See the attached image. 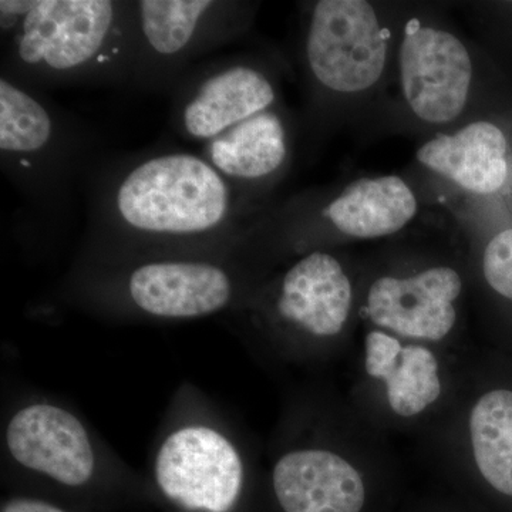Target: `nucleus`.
I'll return each instance as SVG.
<instances>
[{
    "label": "nucleus",
    "mask_w": 512,
    "mask_h": 512,
    "mask_svg": "<svg viewBox=\"0 0 512 512\" xmlns=\"http://www.w3.org/2000/svg\"><path fill=\"white\" fill-rule=\"evenodd\" d=\"M478 470L495 490L512 497V392L484 394L470 417Z\"/></svg>",
    "instance_id": "nucleus-16"
},
{
    "label": "nucleus",
    "mask_w": 512,
    "mask_h": 512,
    "mask_svg": "<svg viewBox=\"0 0 512 512\" xmlns=\"http://www.w3.org/2000/svg\"><path fill=\"white\" fill-rule=\"evenodd\" d=\"M2 512H66L45 503V501L32 500V498H13L3 504Z\"/></svg>",
    "instance_id": "nucleus-18"
},
{
    "label": "nucleus",
    "mask_w": 512,
    "mask_h": 512,
    "mask_svg": "<svg viewBox=\"0 0 512 512\" xmlns=\"http://www.w3.org/2000/svg\"><path fill=\"white\" fill-rule=\"evenodd\" d=\"M242 6L224 0L131 2L130 83L174 90L191 63L237 35L244 22Z\"/></svg>",
    "instance_id": "nucleus-3"
},
{
    "label": "nucleus",
    "mask_w": 512,
    "mask_h": 512,
    "mask_svg": "<svg viewBox=\"0 0 512 512\" xmlns=\"http://www.w3.org/2000/svg\"><path fill=\"white\" fill-rule=\"evenodd\" d=\"M507 150V138L500 128L477 121L454 136L439 134L427 141L417 151V158L468 191L491 194L507 180Z\"/></svg>",
    "instance_id": "nucleus-13"
},
{
    "label": "nucleus",
    "mask_w": 512,
    "mask_h": 512,
    "mask_svg": "<svg viewBox=\"0 0 512 512\" xmlns=\"http://www.w3.org/2000/svg\"><path fill=\"white\" fill-rule=\"evenodd\" d=\"M96 222L111 237L150 248L224 242L237 188L195 151L138 157L101 184Z\"/></svg>",
    "instance_id": "nucleus-1"
},
{
    "label": "nucleus",
    "mask_w": 512,
    "mask_h": 512,
    "mask_svg": "<svg viewBox=\"0 0 512 512\" xmlns=\"http://www.w3.org/2000/svg\"><path fill=\"white\" fill-rule=\"evenodd\" d=\"M463 289L460 275L447 266L412 278L377 279L367 295V312L377 326L423 340L446 338L456 323L453 302Z\"/></svg>",
    "instance_id": "nucleus-10"
},
{
    "label": "nucleus",
    "mask_w": 512,
    "mask_h": 512,
    "mask_svg": "<svg viewBox=\"0 0 512 512\" xmlns=\"http://www.w3.org/2000/svg\"><path fill=\"white\" fill-rule=\"evenodd\" d=\"M279 318L319 338L345 328L352 308V285L335 256L312 252L288 269L275 303Z\"/></svg>",
    "instance_id": "nucleus-11"
},
{
    "label": "nucleus",
    "mask_w": 512,
    "mask_h": 512,
    "mask_svg": "<svg viewBox=\"0 0 512 512\" xmlns=\"http://www.w3.org/2000/svg\"><path fill=\"white\" fill-rule=\"evenodd\" d=\"M404 97L421 120L441 124L466 107L473 64L456 36L433 28L410 29L400 49Z\"/></svg>",
    "instance_id": "nucleus-8"
},
{
    "label": "nucleus",
    "mask_w": 512,
    "mask_h": 512,
    "mask_svg": "<svg viewBox=\"0 0 512 512\" xmlns=\"http://www.w3.org/2000/svg\"><path fill=\"white\" fill-rule=\"evenodd\" d=\"M16 463L57 483L79 487L93 477L96 456L82 421L63 407L37 403L20 409L6 427Z\"/></svg>",
    "instance_id": "nucleus-9"
},
{
    "label": "nucleus",
    "mask_w": 512,
    "mask_h": 512,
    "mask_svg": "<svg viewBox=\"0 0 512 512\" xmlns=\"http://www.w3.org/2000/svg\"><path fill=\"white\" fill-rule=\"evenodd\" d=\"M417 214V200L409 185L396 175L360 178L346 187L325 210L343 234L380 238L396 234Z\"/></svg>",
    "instance_id": "nucleus-15"
},
{
    "label": "nucleus",
    "mask_w": 512,
    "mask_h": 512,
    "mask_svg": "<svg viewBox=\"0 0 512 512\" xmlns=\"http://www.w3.org/2000/svg\"><path fill=\"white\" fill-rule=\"evenodd\" d=\"M483 268L488 285L512 301V228L491 239L485 248Z\"/></svg>",
    "instance_id": "nucleus-17"
},
{
    "label": "nucleus",
    "mask_w": 512,
    "mask_h": 512,
    "mask_svg": "<svg viewBox=\"0 0 512 512\" xmlns=\"http://www.w3.org/2000/svg\"><path fill=\"white\" fill-rule=\"evenodd\" d=\"M154 476L168 500L192 512H229L244 484L237 448L208 426L173 431L158 448Z\"/></svg>",
    "instance_id": "nucleus-6"
},
{
    "label": "nucleus",
    "mask_w": 512,
    "mask_h": 512,
    "mask_svg": "<svg viewBox=\"0 0 512 512\" xmlns=\"http://www.w3.org/2000/svg\"><path fill=\"white\" fill-rule=\"evenodd\" d=\"M3 74L36 87L130 82L131 2L2 0Z\"/></svg>",
    "instance_id": "nucleus-2"
},
{
    "label": "nucleus",
    "mask_w": 512,
    "mask_h": 512,
    "mask_svg": "<svg viewBox=\"0 0 512 512\" xmlns=\"http://www.w3.org/2000/svg\"><path fill=\"white\" fill-rule=\"evenodd\" d=\"M127 301L151 318L188 320L224 311L235 284L224 264L201 256H153L123 279Z\"/></svg>",
    "instance_id": "nucleus-7"
},
{
    "label": "nucleus",
    "mask_w": 512,
    "mask_h": 512,
    "mask_svg": "<svg viewBox=\"0 0 512 512\" xmlns=\"http://www.w3.org/2000/svg\"><path fill=\"white\" fill-rule=\"evenodd\" d=\"M86 140L40 89L0 76V157L15 183L33 197L62 190L82 164Z\"/></svg>",
    "instance_id": "nucleus-4"
},
{
    "label": "nucleus",
    "mask_w": 512,
    "mask_h": 512,
    "mask_svg": "<svg viewBox=\"0 0 512 512\" xmlns=\"http://www.w3.org/2000/svg\"><path fill=\"white\" fill-rule=\"evenodd\" d=\"M386 37L365 0H322L313 8L306 60L316 82L339 93L369 89L382 76Z\"/></svg>",
    "instance_id": "nucleus-5"
},
{
    "label": "nucleus",
    "mask_w": 512,
    "mask_h": 512,
    "mask_svg": "<svg viewBox=\"0 0 512 512\" xmlns=\"http://www.w3.org/2000/svg\"><path fill=\"white\" fill-rule=\"evenodd\" d=\"M366 372L386 383L394 413L417 416L441 396L439 362L423 346H403L400 340L373 330L366 338Z\"/></svg>",
    "instance_id": "nucleus-14"
},
{
    "label": "nucleus",
    "mask_w": 512,
    "mask_h": 512,
    "mask_svg": "<svg viewBox=\"0 0 512 512\" xmlns=\"http://www.w3.org/2000/svg\"><path fill=\"white\" fill-rule=\"evenodd\" d=\"M272 478L285 512H360L365 505L359 471L332 451H291L279 458Z\"/></svg>",
    "instance_id": "nucleus-12"
}]
</instances>
